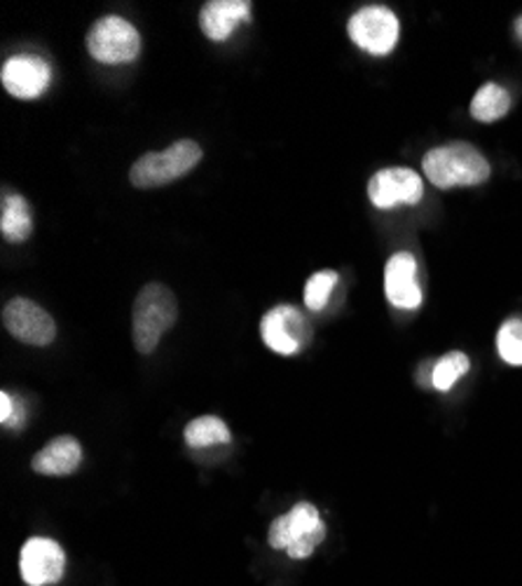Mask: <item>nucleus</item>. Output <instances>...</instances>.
<instances>
[{"label": "nucleus", "instance_id": "4", "mask_svg": "<svg viewBox=\"0 0 522 586\" xmlns=\"http://www.w3.org/2000/svg\"><path fill=\"white\" fill-rule=\"evenodd\" d=\"M85 43L94 60L108 66L129 64L141 54L139 31L118 14H108L94 22Z\"/></svg>", "mask_w": 522, "mask_h": 586}, {"label": "nucleus", "instance_id": "8", "mask_svg": "<svg viewBox=\"0 0 522 586\" xmlns=\"http://www.w3.org/2000/svg\"><path fill=\"white\" fill-rule=\"evenodd\" d=\"M19 573L29 586H47L62 582L66 573V554L62 544L50 537H31L22 546Z\"/></svg>", "mask_w": 522, "mask_h": 586}, {"label": "nucleus", "instance_id": "11", "mask_svg": "<svg viewBox=\"0 0 522 586\" xmlns=\"http://www.w3.org/2000/svg\"><path fill=\"white\" fill-rule=\"evenodd\" d=\"M384 296L398 310H415L422 306V289L417 281V260L411 252H398L386 260Z\"/></svg>", "mask_w": 522, "mask_h": 586}, {"label": "nucleus", "instance_id": "18", "mask_svg": "<svg viewBox=\"0 0 522 586\" xmlns=\"http://www.w3.org/2000/svg\"><path fill=\"white\" fill-rule=\"evenodd\" d=\"M471 369V359L464 352H448L440 356L432 371V385L438 392H450L461 375H467Z\"/></svg>", "mask_w": 522, "mask_h": 586}, {"label": "nucleus", "instance_id": "3", "mask_svg": "<svg viewBox=\"0 0 522 586\" xmlns=\"http://www.w3.org/2000/svg\"><path fill=\"white\" fill-rule=\"evenodd\" d=\"M202 160V146L181 139L160 153H146L129 169V181L137 188H160L183 179Z\"/></svg>", "mask_w": 522, "mask_h": 586}, {"label": "nucleus", "instance_id": "15", "mask_svg": "<svg viewBox=\"0 0 522 586\" xmlns=\"http://www.w3.org/2000/svg\"><path fill=\"white\" fill-rule=\"evenodd\" d=\"M0 233L6 242H26L33 233V210L19 193H6L0 202Z\"/></svg>", "mask_w": 522, "mask_h": 586}, {"label": "nucleus", "instance_id": "22", "mask_svg": "<svg viewBox=\"0 0 522 586\" xmlns=\"http://www.w3.org/2000/svg\"><path fill=\"white\" fill-rule=\"evenodd\" d=\"M0 423H3L6 427H17V429L24 425L22 404L12 399L8 392L0 394Z\"/></svg>", "mask_w": 522, "mask_h": 586}, {"label": "nucleus", "instance_id": "10", "mask_svg": "<svg viewBox=\"0 0 522 586\" xmlns=\"http://www.w3.org/2000/svg\"><path fill=\"white\" fill-rule=\"evenodd\" d=\"M424 195V181L413 169H380L369 181V198L377 210H394L398 204H417Z\"/></svg>", "mask_w": 522, "mask_h": 586}, {"label": "nucleus", "instance_id": "12", "mask_svg": "<svg viewBox=\"0 0 522 586\" xmlns=\"http://www.w3.org/2000/svg\"><path fill=\"white\" fill-rule=\"evenodd\" d=\"M251 19L248 0H209L200 12V26L216 43L227 41L242 22Z\"/></svg>", "mask_w": 522, "mask_h": 586}, {"label": "nucleus", "instance_id": "6", "mask_svg": "<svg viewBox=\"0 0 522 586\" xmlns=\"http://www.w3.org/2000/svg\"><path fill=\"white\" fill-rule=\"evenodd\" d=\"M3 324L8 333L33 348H45L56 338L52 315L29 298H12L3 310Z\"/></svg>", "mask_w": 522, "mask_h": 586}, {"label": "nucleus", "instance_id": "1", "mask_svg": "<svg viewBox=\"0 0 522 586\" xmlns=\"http://www.w3.org/2000/svg\"><path fill=\"white\" fill-rule=\"evenodd\" d=\"M424 177L440 191L457 185H482L490 179V162L471 143H448L432 148L422 160Z\"/></svg>", "mask_w": 522, "mask_h": 586}, {"label": "nucleus", "instance_id": "7", "mask_svg": "<svg viewBox=\"0 0 522 586\" xmlns=\"http://www.w3.org/2000/svg\"><path fill=\"white\" fill-rule=\"evenodd\" d=\"M263 343L284 356L298 354L309 340V324L305 315L294 306H277L260 321Z\"/></svg>", "mask_w": 522, "mask_h": 586}, {"label": "nucleus", "instance_id": "17", "mask_svg": "<svg viewBox=\"0 0 522 586\" xmlns=\"http://www.w3.org/2000/svg\"><path fill=\"white\" fill-rule=\"evenodd\" d=\"M183 439L190 448H211L230 444V429L216 415H200V418L188 423Z\"/></svg>", "mask_w": 522, "mask_h": 586}, {"label": "nucleus", "instance_id": "2", "mask_svg": "<svg viewBox=\"0 0 522 586\" xmlns=\"http://www.w3.org/2000/svg\"><path fill=\"white\" fill-rule=\"evenodd\" d=\"M179 319V302L164 285H146L131 312V335L134 345L141 354H152L158 350L164 333L171 331Z\"/></svg>", "mask_w": 522, "mask_h": 586}, {"label": "nucleus", "instance_id": "16", "mask_svg": "<svg viewBox=\"0 0 522 586\" xmlns=\"http://www.w3.org/2000/svg\"><path fill=\"white\" fill-rule=\"evenodd\" d=\"M509 108H511V94L497 83H486L473 94L471 116L478 122H497L507 116Z\"/></svg>", "mask_w": 522, "mask_h": 586}, {"label": "nucleus", "instance_id": "5", "mask_svg": "<svg viewBox=\"0 0 522 586\" xmlns=\"http://www.w3.org/2000/svg\"><path fill=\"white\" fill-rule=\"evenodd\" d=\"M352 43L373 56H386L398 43V17L384 6H365L347 24Z\"/></svg>", "mask_w": 522, "mask_h": 586}, {"label": "nucleus", "instance_id": "9", "mask_svg": "<svg viewBox=\"0 0 522 586\" xmlns=\"http://www.w3.org/2000/svg\"><path fill=\"white\" fill-rule=\"evenodd\" d=\"M0 81L8 94L14 99H38L43 97L52 83V68L50 64L38 54H17L3 64L0 71Z\"/></svg>", "mask_w": 522, "mask_h": 586}, {"label": "nucleus", "instance_id": "13", "mask_svg": "<svg viewBox=\"0 0 522 586\" xmlns=\"http://www.w3.org/2000/svg\"><path fill=\"white\" fill-rule=\"evenodd\" d=\"M83 462V446L75 437H56L31 460V469L43 477H71Z\"/></svg>", "mask_w": 522, "mask_h": 586}, {"label": "nucleus", "instance_id": "20", "mask_svg": "<svg viewBox=\"0 0 522 586\" xmlns=\"http://www.w3.org/2000/svg\"><path fill=\"white\" fill-rule=\"evenodd\" d=\"M499 356L511 366H522V319H509L497 333Z\"/></svg>", "mask_w": 522, "mask_h": 586}, {"label": "nucleus", "instance_id": "14", "mask_svg": "<svg viewBox=\"0 0 522 586\" xmlns=\"http://www.w3.org/2000/svg\"><path fill=\"white\" fill-rule=\"evenodd\" d=\"M321 523V516L317 512L315 504L309 502H300L296 504L291 512L279 516L269 525V533H267V542L273 550H288L296 540H300L305 533L312 531Z\"/></svg>", "mask_w": 522, "mask_h": 586}, {"label": "nucleus", "instance_id": "19", "mask_svg": "<svg viewBox=\"0 0 522 586\" xmlns=\"http://www.w3.org/2000/svg\"><path fill=\"white\" fill-rule=\"evenodd\" d=\"M338 285V273L335 270H321V273H315L312 277L307 279L305 285V306L312 310V312H319L328 306V300H331V294Z\"/></svg>", "mask_w": 522, "mask_h": 586}, {"label": "nucleus", "instance_id": "23", "mask_svg": "<svg viewBox=\"0 0 522 586\" xmlns=\"http://www.w3.org/2000/svg\"><path fill=\"white\" fill-rule=\"evenodd\" d=\"M515 35H518V41H522V14L515 19Z\"/></svg>", "mask_w": 522, "mask_h": 586}, {"label": "nucleus", "instance_id": "21", "mask_svg": "<svg viewBox=\"0 0 522 586\" xmlns=\"http://www.w3.org/2000/svg\"><path fill=\"white\" fill-rule=\"evenodd\" d=\"M323 540H326V525H323V521H321L317 528H312V531L305 533L300 540H296L291 546H288L286 554L291 556V558H296V561H300V558H309V556L315 554V550H317V546H319Z\"/></svg>", "mask_w": 522, "mask_h": 586}]
</instances>
